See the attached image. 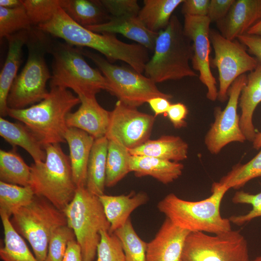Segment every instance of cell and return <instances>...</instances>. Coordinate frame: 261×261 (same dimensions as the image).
<instances>
[{
  "mask_svg": "<svg viewBox=\"0 0 261 261\" xmlns=\"http://www.w3.org/2000/svg\"><path fill=\"white\" fill-rule=\"evenodd\" d=\"M37 28L44 32L63 39L71 45L87 47L103 55L111 63L124 61L142 73L149 60L148 49L138 44H127L115 34L99 33L76 23L60 8L49 21Z\"/></svg>",
  "mask_w": 261,
  "mask_h": 261,
  "instance_id": "1",
  "label": "cell"
},
{
  "mask_svg": "<svg viewBox=\"0 0 261 261\" xmlns=\"http://www.w3.org/2000/svg\"><path fill=\"white\" fill-rule=\"evenodd\" d=\"M80 103L79 97L67 88L50 87L48 96L41 102L22 109L8 108L7 114L25 124L44 146L66 142L67 116Z\"/></svg>",
  "mask_w": 261,
  "mask_h": 261,
  "instance_id": "2",
  "label": "cell"
},
{
  "mask_svg": "<svg viewBox=\"0 0 261 261\" xmlns=\"http://www.w3.org/2000/svg\"><path fill=\"white\" fill-rule=\"evenodd\" d=\"M228 189L214 182L212 194L198 201L182 199L174 193L166 195L158 203L159 210L176 226L189 232L218 234L232 230L229 218L220 214L222 199Z\"/></svg>",
  "mask_w": 261,
  "mask_h": 261,
  "instance_id": "3",
  "label": "cell"
},
{
  "mask_svg": "<svg viewBox=\"0 0 261 261\" xmlns=\"http://www.w3.org/2000/svg\"><path fill=\"white\" fill-rule=\"evenodd\" d=\"M193 55L191 41L173 15L168 26L158 34L154 54L145 67V76L156 84L197 76L189 65Z\"/></svg>",
  "mask_w": 261,
  "mask_h": 261,
  "instance_id": "4",
  "label": "cell"
},
{
  "mask_svg": "<svg viewBox=\"0 0 261 261\" xmlns=\"http://www.w3.org/2000/svg\"><path fill=\"white\" fill-rule=\"evenodd\" d=\"M47 33L36 28L29 30L26 45L28 56L26 65L17 75L7 100L11 109H22L44 100L48 95L47 81L51 78L45 55L49 53L52 41Z\"/></svg>",
  "mask_w": 261,
  "mask_h": 261,
  "instance_id": "5",
  "label": "cell"
},
{
  "mask_svg": "<svg viewBox=\"0 0 261 261\" xmlns=\"http://www.w3.org/2000/svg\"><path fill=\"white\" fill-rule=\"evenodd\" d=\"M49 53L53 56L50 87L71 88L78 97L96 96L102 90L108 91L107 78L88 65L80 48L52 42Z\"/></svg>",
  "mask_w": 261,
  "mask_h": 261,
  "instance_id": "6",
  "label": "cell"
},
{
  "mask_svg": "<svg viewBox=\"0 0 261 261\" xmlns=\"http://www.w3.org/2000/svg\"><path fill=\"white\" fill-rule=\"evenodd\" d=\"M44 161L30 166L29 185L35 195L43 197L63 211L72 200L77 188L73 181L69 157L59 144L44 146Z\"/></svg>",
  "mask_w": 261,
  "mask_h": 261,
  "instance_id": "7",
  "label": "cell"
},
{
  "mask_svg": "<svg viewBox=\"0 0 261 261\" xmlns=\"http://www.w3.org/2000/svg\"><path fill=\"white\" fill-rule=\"evenodd\" d=\"M63 211L81 247L83 261H94L101 232H109L110 227L98 196L86 187L77 188L72 200Z\"/></svg>",
  "mask_w": 261,
  "mask_h": 261,
  "instance_id": "8",
  "label": "cell"
},
{
  "mask_svg": "<svg viewBox=\"0 0 261 261\" xmlns=\"http://www.w3.org/2000/svg\"><path fill=\"white\" fill-rule=\"evenodd\" d=\"M10 220L16 232L29 243L40 261H45L53 232L67 225L63 211L45 198L36 195L30 203L14 211Z\"/></svg>",
  "mask_w": 261,
  "mask_h": 261,
  "instance_id": "9",
  "label": "cell"
},
{
  "mask_svg": "<svg viewBox=\"0 0 261 261\" xmlns=\"http://www.w3.org/2000/svg\"><path fill=\"white\" fill-rule=\"evenodd\" d=\"M98 67L109 83L108 92L116 97L123 104L137 108L151 99L161 97L170 100L171 94L160 91L150 78L133 69L113 64L96 53L81 49Z\"/></svg>",
  "mask_w": 261,
  "mask_h": 261,
  "instance_id": "10",
  "label": "cell"
},
{
  "mask_svg": "<svg viewBox=\"0 0 261 261\" xmlns=\"http://www.w3.org/2000/svg\"><path fill=\"white\" fill-rule=\"evenodd\" d=\"M181 261H250L247 242L239 231L214 235L190 232L185 242Z\"/></svg>",
  "mask_w": 261,
  "mask_h": 261,
  "instance_id": "11",
  "label": "cell"
},
{
  "mask_svg": "<svg viewBox=\"0 0 261 261\" xmlns=\"http://www.w3.org/2000/svg\"><path fill=\"white\" fill-rule=\"evenodd\" d=\"M209 35L215 52L210 66L218 70V99L223 102L227 100L228 89L234 80L255 69L258 61L249 55L246 47L237 39L229 40L214 29L210 30Z\"/></svg>",
  "mask_w": 261,
  "mask_h": 261,
  "instance_id": "12",
  "label": "cell"
},
{
  "mask_svg": "<svg viewBox=\"0 0 261 261\" xmlns=\"http://www.w3.org/2000/svg\"><path fill=\"white\" fill-rule=\"evenodd\" d=\"M247 83V75L239 76L228 91V102L222 110L216 107L215 120L204 138V143L212 154H218L227 145L232 142L244 143L246 139L239 125L237 111L241 91Z\"/></svg>",
  "mask_w": 261,
  "mask_h": 261,
  "instance_id": "13",
  "label": "cell"
},
{
  "mask_svg": "<svg viewBox=\"0 0 261 261\" xmlns=\"http://www.w3.org/2000/svg\"><path fill=\"white\" fill-rule=\"evenodd\" d=\"M155 120L154 116L118 100L111 111L105 137L129 150L134 149L149 139Z\"/></svg>",
  "mask_w": 261,
  "mask_h": 261,
  "instance_id": "14",
  "label": "cell"
},
{
  "mask_svg": "<svg viewBox=\"0 0 261 261\" xmlns=\"http://www.w3.org/2000/svg\"><path fill=\"white\" fill-rule=\"evenodd\" d=\"M207 16L184 15L183 25L186 35L192 42L193 55L191 59L193 69L199 72V79L206 86L207 98L215 101L218 99L217 82L210 68V24Z\"/></svg>",
  "mask_w": 261,
  "mask_h": 261,
  "instance_id": "15",
  "label": "cell"
},
{
  "mask_svg": "<svg viewBox=\"0 0 261 261\" xmlns=\"http://www.w3.org/2000/svg\"><path fill=\"white\" fill-rule=\"evenodd\" d=\"M190 232L166 218L154 238L147 243L146 261H181L185 242Z\"/></svg>",
  "mask_w": 261,
  "mask_h": 261,
  "instance_id": "16",
  "label": "cell"
},
{
  "mask_svg": "<svg viewBox=\"0 0 261 261\" xmlns=\"http://www.w3.org/2000/svg\"><path fill=\"white\" fill-rule=\"evenodd\" d=\"M78 97L81 105L75 112L68 114L66 118L68 127L82 130L95 139L105 136L111 112L98 103L96 96Z\"/></svg>",
  "mask_w": 261,
  "mask_h": 261,
  "instance_id": "17",
  "label": "cell"
},
{
  "mask_svg": "<svg viewBox=\"0 0 261 261\" xmlns=\"http://www.w3.org/2000/svg\"><path fill=\"white\" fill-rule=\"evenodd\" d=\"M261 20V0H234L226 17L217 24L224 37L234 40Z\"/></svg>",
  "mask_w": 261,
  "mask_h": 261,
  "instance_id": "18",
  "label": "cell"
},
{
  "mask_svg": "<svg viewBox=\"0 0 261 261\" xmlns=\"http://www.w3.org/2000/svg\"><path fill=\"white\" fill-rule=\"evenodd\" d=\"M85 28L99 33L121 34L151 51L158 34L148 29L136 15L111 16L107 22Z\"/></svg>",
  "mask_w": 261,
  "mask_h": 261,
  "instance_id": "19",
  "label": "cell"
},
{
  "mask_svg": "<svg viewBox=\"0 0 261 261\" xmlns=\"http://www.w3.org/2000/svg\"><path fill=\"white\" fill-rule=\"evenodd\" d=\"M29 33V30H22L6 38L8 42V51L0 73V114L2 117L8 115V96L17 76L22 61L23 47L28 42Z\"/></svg>",
  "mask_w": 261,
  "mask_h": 261,
  "instance_id": "20",
  "label": "cell"
},
{
  "mask_svg": "<svg viewBox=\"0 0 261 261\" xmlns=\"http://www.w3.org/2000/svg\"><path fill=\"white\" fill-rule=\"evenodd\" d=\"M70 150L73 181L77 188L86 187L87 167L95 139L80 129L68 128L65 135Z\"/></svg>",
  "mask_w": 261,
  "mask_h": 261,
  "instance_id": "21",
  "label": "cell"
},
{
  "mask_svg": "<svg viewBox=\"0 0 261 261\" xmlns=\"http://www.w3.org/2000/svg\"><path fill=\"white\" fill-rule=\"evenodd\" d=\"M261 102V64L247 75V83L243 87L238 105L241 110L239 125L246 140L253 142L257 133L253 124L254 112Z\"/></svg>",
  "mask_w": 261,
  "mask_h": 261,
  "instance_id": "22",
  "label": "cell"
},
{
  "mask_svg": "<svg viewBox=\"0 0 261 261\" xmlns=\"http://www.w3.org/2000/svg\"><path fill=\"white\" fill-rule=\"evenodd\" d=\"M98 197L110 224V233H113L123 226L132 212L148 200L147 194L144 192H131L127 195L115 196L104 194Z\"/></svg>",
  "mask_w": 261,
  "mask_h": 261,
  "instance_id": "23",
  "label": "cell"
},
{
  "mask_svg": "<svg viewBox=\"0 0 261 261\" xmlns=\"http://www.w3.org/2000/svg\"><path fill=\"white\" fill-rule=\"evenodd\" d=\"M184 165L179 162L173 161L144 156H132L130 171L136 177L150 176L163 184L174 182L182 174Z\"/></svg>",
  "mask_w": 261,
  "mask_h": 261,
  "instance_id": "24",
  "label": "cell"
},
{
  "mask_svg": "<svg viewBox=\"0 0 261 261\" xmlns=\"http://www.w3.org/2000/svg\"><path fill=\"white\" fill-rule=\"evenodd\" d=\"M188 146L181 137L162 135L156 140L149 139L139 146L129 150L132 156H144L179 162L188 157Z\"/></svg>",
  "mask_w": 261,
  "mask_h": 261,
  "instance_id": "25",
  "label": "cell"
},
{
  "mask_svg": "<svg viewBox=\"0 0 261 261\" xmlns=\"http://www.w3.org/2000/svg\"><path fill=\"white\" fill-rule=\"evenodd\" d=\"M0 135L14 147L20 146L32 158L34 162L46 158L44 146L34 133L23 123H13L0 118Z\"/></svg>",
  "mask_w": 261,
  "mask_h": 261,
  "instance_id": "26",
  "label": "cell"
},
{
  "mask_svg": "<svg viewBox=\"0 0 261 261\" xmlns=\"http://www.w3.org/2000/svg\"><path fill=\"white\" fill-rule=\"evenodd\" d=\"M108 140L105 137L95 139L90 153L86 188L97 196L104 194Z\"/></svg>",
  "mask_w": 261,
  "mask_h": 261,
  "instance_id": "27",
  "label": "cell"
},
{
  "mask_svg": "<svg viewBox=\"0 0 261 261\" xmlns=\"http://www.w3.org/2000/svg\"><path fill=\"white\" fill-rule=\"evenodd\" d=\"M59 6L74 21L84 27L104 23L111 18L100 0H59Z\"/></svg>",
  "mask_w": 261,
  "mask_h": 261,
  "instance_id": "28",
  "label": "cell"
},
{
  "mask_svg": "<svg viewBox=\"0 0 261 261\" xmlns=\"http://www.w3.org/2000/svg\"><path fill=\"white\" fill-rule=\"evenodd\" d=\"M184 0H144L138 17L145 27L158 33L169 25L172 14Z\"/></svg>",
  "mask_w": 261,
  "mask_h": 261,
  "instance_id": "29",
  "label": "cell"
},
{
  "mask_svg": "<svg viewBox=\"0 0 261 261\" xmlns=\"http://www.w3.org/2000/svg\"><path fill=\"white\" fill-rule=\"evenodd\" d=\"M4 231V245L0 248L2 261H40L13 227L10 218L0 214Z\"/></svg>",
  "mask_w": 261,
  "mask_h": 261,
  "instance_id": "30",
  "label": "cell"
},
{
  "mask_svg": "<svg viewBox=\"0 0 261 261\" xmlns=\"http://www.w3.org/2000/svg\"><path fill=\"white\" fill-rule=\"evenodd\" d=\"M0 150V181L21 186L29 185L30 166L16 152Z\"/></svg>",
  "mask_w": 261,
  "mask_h": 261,
  "instance_id": "31",
  "label": "cell"
},
{
  "mask_svg": "<svg viewBox=\"0 0 261 261\" xmlns=\"http://www.w3.org/2000/svg\"><path fill=\"white\" fill-rule=\"evenodd\" d=\"M131 156L127 148L115 141L108 140L105 187L115 186L130 172Z\"/></svg>",
  "mask_w": 261,
  "mask_h": 261,
  "instance_id": "32",
  "label": "cell"
},
{
  "mask_svg": "<svg viewBox=\"0 0 261 261\" xmlns=\"http://www.w3.org/2000/svg\"><path fill=\"white\" fill-rule=\"evenodd\" d=\"M35 196L30 186H21L0 181V214L10 218L16 210L30 203Z\"/></svg>",
  "mask_w": 261,
  "mask_h": 261,
  "instance_id": "33",
  "label": "cell"
},
{
  "mask_svg": "<svg viewBox=\"0 0 261 261\" xmlns=\"http://www.w3.org/2000/svg\"><path fill=\"white\" fill-rule=\"evenodd\" d=\"M261 177V150L250 161L245 164L238 163L218 182L228 190L239 189L250 180Z\"/></svg>",
  "mask_w": 261,
  "mask_h": 261,
  "instance_id": "34",
  "label": "cell"
},
{
  "mask_svg": "<svg viewBox=\"0 0 261 261\" xmlns=\"http://www.w3.org/2000/svg\"><path fill=\"white\" fill-rule=\"evenodd\" d=\"M113 233L120 241L126 261H146L147 243L137 234L130 218Z\"/></svg>",
  "mask_w": 261,
  "mask_h": 261,
  "instance_id": "35",
  "label": "cell"
},
{
  "mask_svg": "<svg viewBox=\"0 0 261 261\" xmlns=\"http://www.w3.org/2000/svg\"><path fill=\"white\" fill-rule=\"evenodd\" d=\"M32 24L22 5L15 8L0 6V37L7 38L22 30H30Z\"/></svg>",
  "mask_w": 261,
  "mask_h": 261,
  "instance_id": "36",
  "label": "cell"
},
{
  "mask_svg": "<svg viewBox=\"0 0 261 261\" xmlns=\"http://www.w3.org/2000/svg\"><path fill=\"white\" fill-rule=\"evenodd\" d=\"M32 25L50 21L60 7L59 0H22Z\"/></svg>",
  "mask_w": 261,
  "mask_h": 261,
  "instance_id": "37",
  "label": "cell"
},
{
  "mask_svg": "<svg viewBox=\"0 0 261 261\" xmlns=\"http://www.w3.org/2000/svg\"><path fill=\"white\" fill-rule=\"evenodd\" d=\"M232 201L235 204H247L252 207L246 214L231 216L229 219L231 223L241 226L254 218L261 217V192L253 194L243 190L237 191Z\"/></svg>",
  "mask_w": 261,
  "mask_h": 261,
  "instance_id": "38",
  "label": "cell"
},
{
  "mask_svg": "<svg viewBox=\"0 0 261 261\" xmlns=\"http://www.w3.org/2000/svg\"><path fill=\"white\" fill-rule=\"evenodd\" d=\"M97 256V261H126L120 240L114 233L106 231L101 232Z\"/></svg>",
  "mask_w": 261,
  "mask_h": 261,
  "instance_id": "39",
  "label": "cell"
},
{
  "mask_svg": "<svg viewBox=\"0 0 261 261\" xmlns=\"http://www.w3.org/2000/svg\"><path fill=\"white\" fill-rule=\"evenodd\" d=\"M74 238V232L67 225L57 228L50 238L45 261H62L68 242Z\"/></svg>",
  "mask_w": 261,
  "mask_h": 261,
  "instance_id": "40",
  "label": "cell"
},
{
  "mask_svg": "<svg viewBox=\"0 0 261 261\" xmlns=\"http://www.w3.org/2000/svg\"><path fill=\"white\" fill-rule=\"evenodd\" d=\"M106 11L112 16L119 17L125 15H136L140 10L136 0H101Z\"/></svg>",
  "mask_w": 261,
  "mask_h": 261,
  "instance_id": "41",
  "label": "cell"
},
{
  "mask_svg": "<svg viewBox=\"0 0 261 261\" xmlns=\"http://www.w3.org/2000/svg\"><path fill=\"white\" fill-rule=\"evenodd\" d=\"M234 0H210L207 16L218 23L227 15Z\"/></svg>",
  "mask_w": 261,
  "mask_h": 261,
  "instance_id": "42",
  "label": "cell"
},
{
  "mask_svg": "<svg viewBox=\"0 0 261 261\" xmlns=\"http://www.w3.org/2000/svg\"><path fill=\"white\" fill-rule=\"evenodd\" d=\"M210 0H184L182 13L185 15L205 16L208 13Z\"/></svg>",
  "mask_w": 261,
  "mask_h": 261,
  "instance_id": "43",
  "label": "cell"
},
{
  "mask_svg": "<svg viewBox=\"0 0 261 261\" xmlns=\"http://www.w3.org/2000/svg\"><path fill=\"white\" fill-rule=\"evenodd\" d=\"M188 114V109L183 103L178 102L171 104L166 114L175 129H180L187 126L185 119Z\"/></svg>",
  "mask_w": 261,
  "mask_h": 261,
  "instance_id": "44",
  "label": "cell"
},
{
  "mask_svg": "<svg viewBox=\"0 0 261 261\" xmlns=\"http://www.w3.org/2000/svg\"><path fill=\"white\" fill-rule=\"evenodd\" d=\"M237 39L254 55L258 62L261 64V36L245 34L238 36Z\"/></svg>",
  "mask_w": 261,
  "mask_h": 261,
  "instance_id": "45",
  "label": "cell"
},
{
  "mask_svg": "<svg viewBox=\"0 0 261 261\" xmlns=\"http://www.w3.org/2000/svg\"><path fill=\"white\" fill-rule=\"evenodd\" d=\"M62 261H83L81 249L75 238L68 242Z\"/></svg>",
  "mask_w": 261,
  "mask_h": 261,
  "instance_id": "46",
  "label": "cell"
},
{
  "mask_svg": "<svg viewBox=\"0 0 261 261\" xmlns=\"http://www.w3.org/2000/svg\"><path fill=\"white\" fill-rule=\"evenodd\" d=\"M170 100L161 97H157L150 99L148 103L154 111L155 116L166 114L172 103Z\"/></svg>",
  "mask_w": 261,
  "mask_h": 261,
  "instance_id": "47",
  "label": "cell"
},
{
  "mask_svg": "<svg viewBox=\"0 0 261 261\" xmlns=\"http://www.w3.org/2000/svg\"><path fill=\"white\" fill-rule=\"evenodd\" d=\"M23 5L22 0H0V6L6 8H15Z\"/></svg>",
  "mask_w": 261,
  "mask_h": 261,
  "instance_id": "48",
  "label": "cell"
},
{
  "mask_svg": "<svg viewBox=\"0 0 261 261\" xmlns=\"http://www.w3.org/2000/svg\"><path fill=\"white\" fill-rule=\"evenodd\" d=\"M246 34L261 36V20L250 29Z\"/></svg>",
  "mask_w": 261,
  "mask_h": 261,
  "instance_id": "49",
  "label": "cell"
},
{
  "mask_svg": "<svg viewBox=\"0 0 261 261\" xmlns=\"http://www.w3.org/2000/svg\"><path fill=\"white\" fill-rule=\"evenodd\" d=\"M253 148L258 150L261 148V132L256 134V137L253 142Z\"/></svg>",
  "mask_w": 261,
  "mask_h": 261,
  "instance_id": "50",
  "label": "cell"
},
{
  "mask_svg": "<svg viewBox=\"0 0 261 261\" xmlns=\"http://www.w3.org/2000/svg\"><path fill=\"white\" fill-rule=\"evenodd\" d=\"M250 261H261V255L259 256Z\"/></svg>",
  "mask_w": 261,
  "mask_h": 261,
  "instance_id": "51",
  "label": "cell"
}]
</instances>
